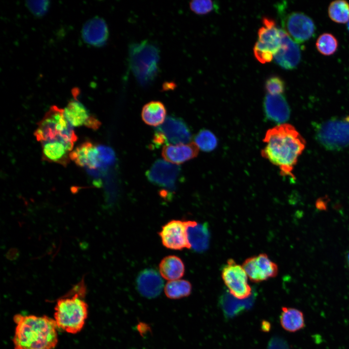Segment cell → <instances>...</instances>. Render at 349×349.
I'll list each match as a JSON object with an SVG mask.
<instances>
[{
  "label": "cell",
  "instance_id": "6da1fadb",
  "mask_svg": "<svg viewBox=\"0 0 349 349\" xmlns=\"http://www.w3.org/2000/svg\"><path fill=\"white\" fill-rule=\"evenodd\" d=\"M34 135L41 144L43 159L65 167L77 136L63 109L52 106L39 122Z\"/></svg>",
  "mask_w": 349,
  "mask_h": 349
},
{
  "label": "cell",
  "instance_id": "f1b7e54d",
  "mask_svg": "<svg viewBox=\"0 0 349 349\" xmlns=\"http://www.w3.org/2000/svg\"><path fill=\"white\" fill-rule=\"evenodd\" d=\"M92 38L94 43L97 45L103 44L108 37V30L104 21L98 19L92 24Z\"/></svg>",
  "mask_w": 349,
  "mask_h": 349
},
{
  "label": "cell",
  "instance_id": "9a60e30c",
  "mask_svg": "<svg viewBox=\"0 0 349 349\" xmlns=\"http://www.w3.org/2000/svg\"><path fill=\"white\" fill-rule=\"evenodd\" d=\"M280 48L274 57L275 62L285 69L295 68L299 64L301 54L299 46L282 29Z\"/></svg>",
  "mask_w": 349,
  "mask_h": 349
},
{
  "label": "cell",
  "instance_id": "83f0119b",
  "mask_svg": "<svg viewBox=\"0 0 349 349\" xmlns=\"http://www.w3.org/2000/svg\"><path fill=\"white\" fill-rule=\"evenodd\" d=\"M316 47L319 52L325 55H331L336 50L338 42L332 34L325 33L320 35L316 42Z\"/></svg>",
  "mask_w": 349,
  "mask_h": 349
},
{
  "label": "cell",
  "instance_id": "7402d4cb",
  "mask_svg": "<svg viewBox=\"0 0 349 349\" xmlns=\"http://www.w3.org/2000/svg\"><path fill=\"white\" fill-rule=\"evenodd\" d=\"M280 321L283 329L289 332L299 331L305 326L302 312L294 308L283 307Z\"/></svg>",
  "mask_w": 349,
  "mask_h": 349
},
{
  "label": "cell",
  "instance_id": "7c38bea8",
  "mask_svg": "<svg viewBox=\"0 0 349 349\" xmlns=\"http://www.w3.org/2000/svg\"><path fill=\"white\" fill-rule=\"evenodd\" d=\"M187 227V221L174 220L164 224L159 233L163 246L174 250L190 249Z\"/></svg>",
  "mask_w": 349,
  "mask_h": 349
},
{
  "label": "cell",
  "instance_id": "ba28073f",
  "mask_svg": "<svg viewBox=\"0 0 349 349\" xmlns=\"http://www.w3.org/2000/svg\"><path fill=\"white\" fill-rule=\"evenodd\" d=\"M221 275L229 293L235 298L244 300L250 297L252 288L242 266L237 264L233 259H229L222 268Z\"/></svg>",
  "mask_w": 349,
  "mask_h": 349
},
{
  "label": "cell",
  "instance_id": "9c48e42d",
  "mask_svg": "<svg viewBox=\"0 0 349 349\" xmlns=\"http://www.w3.org/2000/svg\"><path fill=\"white\" fill-rule=\"evenodd\" d=\"M191 135L189 127L181 119L169 116L157 127L153 142L159 145L164 143L174 144L189 143Z\"/></svg>",
  "mask_w": 349,
  "mask_h": 349
},
{
  "label": "cell",
  "instance_id": "603a6c76",
  "mask_svg": "<svg viewBox=\"0 0 349 349\" xmlns=\"http://www.w3.org/2000/svg\"><path fill=\"white\" fill-rule=\"evenodd\" d=\"M166 111L160 101H153L146 104L142 111V117L147 125L152 126L161 125L166 119Z\"/></svg>",
  "mask_w": 349,
  "mask_h": 349
},
{
  "label": "cell",
  "instance_id": "1f68e13d",
  "mask_svg": "<svg viewBox=\"0 0 349 349\" xmlns=\"http://www.w3.org/2000/svg\"><path fill=\"white\" fill-rule=\"evenodd\" d=\"M347 27H348V30L349 31V21L348 23Z\"/></svg>",
  "mask_w": 349,
  "mask_h": 349
},
{
  "label": "cell",
  "instance_id": "7a4b0ae2",
  "mask_svg": "<svg viewBox=\"0 0 349 349\" xmlns=\"http://www.w3.org/2000/svg\"><path fill=\"white\" fill-rule=\"evenodd\" d=\"M263 142V157L278 167L281 175L294 179L292 172L305 147L300 133L293 126L281 124L269 129Z\"/></svg>",
  "mask_w": 349,
  "mask_h": 349
},
{
  "label": "cell",
  "instance_id": "30bf717a",
  "mask_svg": "<svg viewBox=\"0 0 349 349\" xmlns=\"http://www.w3.org/2000/svg\"><path fill=\"white\" fill-rule=\"evenodd\" d=\"M283 30L297 43L310 39L314 34L316 27L312 19L301 12H292L282 16Z\"/></svg>",
  "mask_w": 349,
  "mask_h": 349
},
{
  "label": "cell",
  "instance_id": "8fae6325",
  "mask_svg": "<svg viewBox=\"0 0 349 349\" xmlns=\"http://www.w3.org/2000/svg\"><path fill=\"white\" fill-rule=\"evenodd\" d=\"M242 266L248 277L254 282H260L275 277L278 272L277 265L265 254L248 258Z\"/></svg>",
  "mask_w": 349,
  "mask_h": 349
},
{
  "label": "cell",
  "instance_id": "d6986e66",
  "mask_svg": "<svg viewBox=\"0 0 349 349\" xmlns=\"http://www.w3.org/2000/svg\"><path fill=\"white\" fill-rule=\"evenodd\" d=\"M199 150L194 142L166 144L162 148V156L166 161L177 165L195 158Z\"/></svg>",
  "mask_w": 349,
  "mask_h": 349
},
{
  "label": "cell",
  "instance_id": "cb8c5ba5",
  "mask_svg": "<svg viewBox=\"0 0 349 349\" xmlns=\"http://www.w3.org/2000/svg\"><path fill=\"white\" fill-rule=\"evenodd\" d=\"M164 290L168 298L179 299L190 294L192 286L188 281L180 279L168 281L164 286Z\"/></svg>",
  "mask_w": 349,
  "mask_h": 349
},
{
  "label": "cell",
  "instance_id": "ffe728a7",
  "mask_svg": "<svg viewBox=\"0 0 349 349\" xmlns=\"http://www.w3.org/2000/svg\"><path fill=\"white\" fill-rule=\"evenodd\" d=\"M187 233L190 248L201 252L209 246L210 233L206 223H200L194 221H187Z\"/></svg>",
  "mask_w": 349,
  "mask_h": 349
},
{
  "label": "cell",
  "instance_id": "5bb4252c",
  "mask_svg": "<svg viewBox=\"0 0 349 349\" xmlns=\"http://www.w3.org/2000/svg\"><path fill=\"white\" fill-rule=\"evenodd\" d=\"M180 172L176 164L162 159L157 160L147 171L146 175L152 183L159 186L172 188Z\"/></svg>",
  "mask_w": 349,
  "mask_h": 349
},
{
  "label": "cell",
  "instance_id": "f546056e",
  "mask_svg": "<svg viewBox=\"0 0 349 349\" xmlns=\"http://www.w3.org/2000/svg\"><path fill=\"white\" fill-rule=\"evenodd\" d=\"M190 8L198 15H205L218 9V4L211 0H193L190 3Z\"/></svg>",
  "mask_w": 349,
  "mask_h": 349
},
{
  "label": "cell",
  "instance_id": "d6a6232c",
  "mask_svg": "<svg viewBox=\"0 0 349 349\" xmlns=\"http://www.w3.org/2000/svg\"><path fill=\"white\" fill-rule=\"evenodd\" d=\"M348 260H349V255H348Z\"/></svg>",
  "mask_w": 349,
  "mask_h": 349
},
{
  "label": "cell",
  "instance_id": "4316f807",
  "mask_svg": "<svg viewBox=\"0 0 349 349\" xmlns=\"http://www.w3.org/2000/svg\"><path fill=\"white\" fill-rule=\"evenodd\" d=\"M194 143L203 151L213 150L217 145V139L214 134L208 130L200 131L195 137Z\"/></svg>",
  "mask_w": 349,
  "mask_h": 349
},
{
  "label": "cell",
  "instance_id": "8992f818",
  "mask_svg": "<svg viewBox=\"0 0 349 349\" xmlns=\"http://www.w3.org/2000/svg\"><path fill=\"white\" fill-rule=\"evenodd\" d=\"M316 137L323 147L329 150L349 146V117L333 118L317 125Z\"/></svg>",
  "mask_w": 349,
  "mask_h": 349
},
{
  "label": "cell",
  "instance_id": "52a82bcc",
  "mask_svg": "<svg viewBox=\"0 0 349 349\" xmlns=\"http://www.w3.org/2000/svg\"><path fill=\"white\" fill-rule=\"evenodd\" d=\"M263 26L258 31V38L254 47L255 58L260 63H269L279 50L282 41L281 29H278L274 21L265 17Z\"/></svg>",
  "mask_w": 349,
  "mask_h": 349
},
{
  "label": "cell",
  "instance_id": "44dd1931",
  "mask_svg": "<svg viewBox=\"0 0 349 349\" xmlns=\"http://www.w3.org/2000/svg\"><path fill=\"white\" fill-rule=\"evenodd\" d=\"M159 274L167 280L180 279L185 272V266L179 257L171 255L164 257L159 264Z\"/></svg>",
  "mask_w": 349,
  "mask_h": 349
},
{
  "label": "cell",
  "instance_id": "4dcf8cb0",
  "mask_svg": "<svg viewBox=\"0 0 349 349\" xmlns=\"http://www.w3.org/2000/svg\"><path fill=\"white\" fill-rule=\"evenodd\" d=\"M265 88L268 94L280 95L284 92L285 84L281 78L274 76L267 79L265 84Z\"/></svg>",
  "mask_w": 349,
  "mask_h": 349
},
{
  "label": "cell",
  "instance_id": "5b68a950",
  "mask_svg": "<svg viewBox=\"0 0 349 349\" xmlns=\"http://www.w3.org/2000/svg\"><path fill=\"white\" fill-rule=\"evenodd\" d=\"M128 53L130 67L137 81L143 86L150 85L158 72L159 54L158 47L143 41L131 44Z\"/></svg>",
  "mask_w": 349,
  "mask_h": 349
},
{
  "label": "cell",
  "instance_id": "277c9868",
  "mask_svg": "<svg viewBox=\"0 0 349 349\" xmlns=\"http://www.w3.org/2000/svg\"><path fill=\"white\" fill-rule=\"evenodd\" d=\"M58 300L54 319L57 327L68 333L76 334L83 328L88 317V306L83 299L84 290Z\"/></svg>",
  "mask_w": 349,
  "mask_h": 349
},
{
  "label": "cell",
  "instance_id": "d4e9b609",
  "mask_svg": "<svg viewBox=\"0 0 349 349\" xmlns=\"http://www.w3.org/2000/svg\"><path fill=\"white\" fill-rule=\"evenodd\" d=\"M230 294V293H229ZM230 294H224L221 299L220 303L222 311L226 316L232 317L239 314L246 307H248L251 302L248 301H240V299H237Z\"/></svg>",
  "mask_w": 349,
  "mask_h": 349
},
{
  "label": "cell",
  "instance_id": "e0dca14e",
  "mask_svg": "<svg viewBox=\"0 0 349 349\" xmlns=\"http://www.w3.org/2000/svg\"><path fill=\"white\" fill-rule=\"evenodd\" d=\"M162 278L156 270L152 269H145L137 278V289L144 297L156 298L160 294L164 286Z\"/></svg>",
  "mask_w": 349,
  "mask_h": 349
},
{
  "label": "cell",
  "instance_id": "ac0fdd59",
  "mask_svg": "<svg viewBox=\"0 0 349 349\" xmlns=\"http://www.w3.org/2000/svg\"><path fill=\"white\" fill-rule=\"evenodd\" d=\"M263 106L266 116L270 120L281 124L289 118L290 108L282 94H267L264 98Z\"/></svg>",
  "mask_w": 349,
  "mask_h": 349
},
{
  "label": "cell",
  "instance_id": "3957f363",
  "mask_svg": "<svg viewBox=\"0 0 349 349\" xmlns=\"http://www.w3.org/2000/svg\"><path fill=\"white\" fill-rule=\"evenodd\" d=\"M13 343L14 349H53L58 343L54 319L44 315L16 314Z\"/></svg>",
  "mask_w": 349,
  "mask_h": 349
},
{
  "label": "cell",
  "instance_id": "484cf974",
  "mask_svg": "<svg viewBox=\"0 0 349 349\" xmlns=\"http://www.w3.org/2000/svg\"><path fill=\"white\" fill-rule=\"evenodd\" d=\"M330 18L338 23H346L349 21V4L345 0H339L331 3L328 8Z\"/></svg>",
  "mask_w": 349,
  "mask_h": 349
},
{
  "label": "cell",
  "instance_id": "2e32d148",
  "mask_svg": "<svg viewBox=\"0 0 349 349\" xmlns=\"http://www.w3.org/2000/svg\"><path fill=\"white\" fill-rule=\"evenodd\" d=\"M63 110L66 119L73 127L85 126L96 130L101 125L100 122L76 99L70 101Z\"/></svg>",
  "mask_w": 349,
  "mask_h": 349
},
{
  "label": "cell",
  "instance_id": "4fadbf2b",
  "mask_svg": "<svg viewBox=\"0 0 349 349\" xmlns=\"http://www.w3.org/2000/svg\"><path fill=\"white\" fill-rule=\"evenodd\" d=\"M70 159L78 166L91 170L106 169L100 156L99 146L90 141L85 142L73 150Z\"/></svg>",
  "mask_w": 349,
  "mask_h": 349
}]
</instances>
